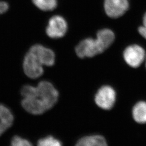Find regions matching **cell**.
I'll return each instance as SVG.
<instances>
[{"instance_id":"obj_1","label":"cell","mask_w":146,"mask_h":146,"mask_svg":"<svg viewBox=\"0 0 146 146\" xmlns=\"http://www.w3.org/2000/svg\"><path fill=\"white\" fill-rule=\"evenodd\" d=\"M22 106L28 113L42 114L55 104L58 98V90L50 82L43 81L36 87L26 85L21 89Z\"/></svg>"},{"instance_id":"obj_2","label":"cell","mask_w":146,"mask_h":146,"mask_svg":"<svg viewBox=\"0 0 146 146\" xmlns=\"http://www.w3.org/2000/svg\"><path fill=\"white\" fill-rule=\"evenodd\" d=\"M115 40V33L111 29H101L97 32L96 38L89 37L80 42L76 53L79 58H93L107 50Z\"/></svg>"},{"instance_id":"obj_3","label":"cell","mask_w":146,"mask_h":146,"mask_svg":"<svg viewBox=\"0 0 146 146\" xmlns=\"http://www.w3.org/2000/svg\"><path fill=\"white\" fill-rule=\"evenodd\" d=\"M116 99L117 93L115 89L110 85H104L98 89L94 100L100 108L109 110L114 107Z\"/></svg>"},{"instance_id":"obj_4","label":"cell","mask_w":146,"mask_h":146,"mask_svg":"<svg viewBox=\"0 0 146 146\" xmlns=\"http://www.w3.org/2000/svg\"><path fill=\"white\" fill-rule=\"evenodd\" d=\"M125 63L134 69L139 68L145 61L146 52L145 49L137 44H132L125 47L122 53Z\"/></svg>"},{"instance_id":"obj_5","label":"cell","mask_w":146,"mask_h":146,"mask_svg":"<svg viewBox=\"0 0 146 146\" xmlns=\"http://www.w3.org/2000/svg\"><path fill=\"white\" fill-rule=\"evenodd\" d=\"M23 68L27 76L31 78H38L40 77L43 73L42 63L29 51L27 54L24 58Z\"/></svg>"},{"instance_id":"obj_6","label":"cell","mask_w":146,"mask_h":146,"mask_svg":"<svg viewBox=\"0 0 146 146\" xmlns=\"http://www.w3.org/2000/svg\"><path fill=\"white\" fill-rule=\"evenodd\" d=\"M129 7L128 0H104L105 13L111 19H117L123 15Z\"/></svg>"},{"instance_id":"obj_7","label":"cell","mask_w":146,"mask_h":146,"mask_svg":"<svg viewBox=\"0 0 146 146\" xmlns=\"http://www.w3.org/2000/svg\"><path fill=\"white\" fill-rule=\"evenodd\" d=\"M67 29L68 25L65 19L61 16H54L49 21L46 33L52 38H58L65 35Z\"/></svg>"},{"instance_id":"obj_8","label":"cell","mask_w":146,"mask_h":146,"mask_svg":"<svg viewBox=\"0 0 146 146\" xmlns=\"http://www.w3.org/2000/svg\"><path fill=\"white\" fill-rule=\"evenodd\" d=\"M29 52L37 58L43 66H52L55 63V55L50 49L40 44H35L31 48Z\"/></svg>"},{"instance_id":"obj_9","label":"cell","mask_w":146,"mask_h":146,"mask_svg":"<svg viewBox=\"0 0 146 146\" xmlns=\"http://www.w3.org/2000/svg\"><path fill=\"white\" fill-rule=\"evenodd\" d=\"M14 117L11 110L5 106L0 104V136L12 125Z\"/></svg>"},{"instance_id":"obj_10","label":"cell","mask_w":146,"mask_h":146,"mask_svg":"<svg viewBox=\"0 0 146 146\" xmlns=\"http://www.w3.org/2000/svg\"><path fill=\"white\" fill-rule=\"evenodd\" d=\"M131 115L136 123L146 124V101L141 100L137 102L133 107Z\"/></svg>"},{"instance_id":"obj_11","label":"cell","mask_w":146,"mask_h":146,"mask_svg":"<svg viewBox=\"0 0 146 146\" xmlns=\"http://www.w3.org/2000/svg\"><path fill=\"white\" fill-rule=\"evenodd\" d=\"M75 146H108L104 136L100 135L87 136L82 137Z\"/></svg>"},{"instance_id":"obj_12","label":"cell","mask_w":146,"mask_h":146,"mask_svg":"<svg viewBox=\"0 0 146 146\" xmlns=\"http://www.w3.org/2000/svg\"><path fill=\"white\" fill-rule=\"evenodd\" d=\"M32 1L38 8L42 11H52L57 6L56 0H32Z\"/></svg>"},{"instance_id":"obj_13","label":"cell","mask_w":146,"mask_h":146,"mask_svg":"<svg viewBox=\"0 0 146 146\" xmlns=\"http://www.w3.org/2000/svg\"><path fill=\"white\" fill-rule=\"evenodd\" d=\"M37 146H62V145L58 139L49 136L40 139L38 141Z\"/></svg>"},{"instance_id":"obj_14","label":"cell","mask_w":146,"mask_h":146,"mask_svg":"<svg viewBox=\"0 0 146 146\" xmlns=\"http://www.w3.org/2000/svg\"><path fill=\"white\" fill-rule=\"evenodd\" d=\"M11 146H33L29 141L16 136L11 140Z\"/></svg>"},{"instance_id":"obj_15","label":"cell","mask_w":146,"mask_h":146,"mask_svg":"<svg viewBox=\"0 0 146 146\" xmlns=\"http://www.w3.org/2000/svg\"><path fill=\"white\" fill-rule=\"evenodd\" d=\"M9 8L8 4L4 2V1H0V14H2L5 13L8 11Z\"/></svg>"},{"instance_id":"obj_16","label":"cell","mask_w":146,"mask_h":146,"mask_svg":"<svg viewBox=\"0 0 146 146\" xmlns=\"http://www.w3.org/2000/svg\"><path fill=\"white\" fill-rule=\"evenodd\" d=\"M137 31L141 36L146 40V27L142 25L138 27Z\"/></svg>"},{"instance_id":"obj_17","label":"cell","mask_w":146,"mask_h":146,"mask_svg":"<svg viewBox=\"0 0 146 146\" xmlns=\"http://www.w3.org/2000/svg\"><path fill=\"white\" fill-rule=\"evenodd\" d=\"M142 23H143V25L144 26L146 27V13L144 14L143 16Z\"/></svg>"},{"instance_id":"obj_18","label":"cell","mask_w":146,"mask_h":146,"mask_svg":"<svg viewBox=\"0 0 146 146\" xmlns=\"http://www.w3.org/2000/svg\"><path fill=\"white\" fill-rule=\"evenodd\" d=\"M145 66H146V59H145Z\"/></svg>"}]
</instances>
